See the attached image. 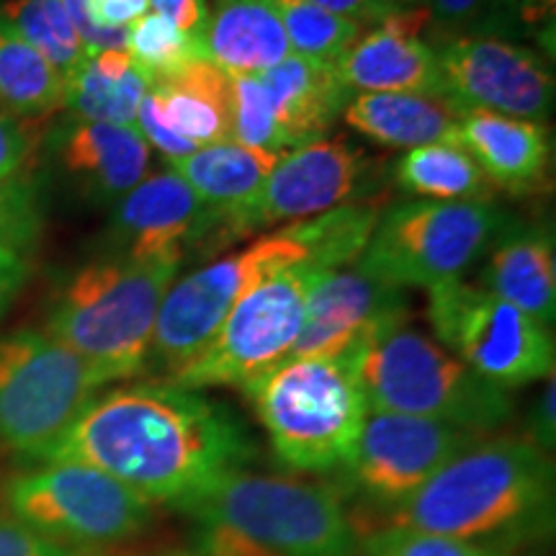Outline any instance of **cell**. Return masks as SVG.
Here are the masks:
<instances>
[{"label":"cell","mask_w":556,"mask_h":556,"mask_svg":"<svg viewBox=\"0 0 556 556\" xmlns=\"http://www.w3.org/2000/svg\"><path fill=\"white\" fill-rule=\"evenodd\" d=\"M255 446L225 405L197 389L148 381L93 400L70 426L47 464H86L155 503L184 507Z\"/></svg>","instance_id":"cell-1"},{"label":"cell","mask_w":556,"mask_h":556,"mask_svg":"<svg viewBox=\"0 0 556 556\" xmlns=\"http://www.w3.org/2000/svg\"><path fill=\"white\" fill-rule=\"evenodd\" d=\"M552 523L554 464L528 438L469 446L381 520L505 552L516 541L546 533Z\"/></svg>","instance_id":"cell-2"},{"label":"cell","mask_w":556,"mask_h":556,"mask_svg":"<svg viewBox=\"0 0 556 556\" xmlns=\"http://www.w3.org/2000/svg\"><path fill=\"white\" fill-rule=\"evenodd\" d=\"M180 266L99 261L70 278L54 304L47 336L93 368L103 384L148 368L155 319Z\"/></svg>","instance_id":"cell-3"},{"label":"cell","mask_w":556,"mask_h":556,"mask_svg":"<svg viewBox=\"0 0 556 556\" xmlns=\"http://www.w3.org/2000/svg\"><path fill=\"white\" fill-rule=\"evenodd\" d=\"M364 392L366 407L469 430H492L510 420V389L464 366L446 348L407 325L387 330L345 358Z\"/></svg>","instance_id":"cell-4"},{"label":"cell","mask_w":556,"mask_h":556,"mask_svg":"<svg viewBox=\"0 0 556 556\" xmlns=\"http://www.w3.org/2000/svg\"><path fill=\"white\" fill-rule=\"evenodd\" d=\"M242 389L289 469L328 475L351 462L368 407L345 358H287Z\"/></svg>","instance_id":"cell-5"},{"label":"cell","mask_w":556,"mask_h":556,"mask_svg":"<svg viewBox=\"0 0 556 556\" xmlns=\"http://www.w3.org/2000/svg\"><path fill=\"white\" fill-rule=\"evenodd\" d=\"M217 520L283 556H353L358 548L338 486L235 469L178 507Z\"/></svg>","instance_id":"cell-6"},{"label":"cell","mask_w":556,"mask_h":556,"mask_svg":"<svg viewBox=\"0 0 556 556\" xmlns=\"http://www.w3.org/2000/svg\"><path fill=\"white\" fill-rule=\"evenodd\" d=\"M505 225L495 204L405 201L381 214L358 268L400 289L441 287L456 281Z\"/></svg>","instance_id":"cell-7"},{"label":"cell","mask_w":556,"mask_h":556,"mask_svg":"<svg viewBox=\"0 0 556 556\" xmlns=\"http://www.w3.org/2000/svg\"><path fill=\"white\" fill-rule=\"evenodd\" d=\"M101 387L93 368L47 332L0 338V443L45 458Z\"/></svg>","instance_id":"cell-8"},{"label":"cell","mask_w":556,"mask_h":556,"mask_svg":"<svg viewBox=\"0 0 556 556\" xmlns=\"http://www.w3.org/2000/svg\"><path fill=\"white\" fill-rule=\"evenodd\" d=\"M328 268L299 261L261 278L238 299L217 336L168 384L186 389L248 387L281 364L304 325L307 299Z\"/></svg>","instance_id":"cell-9"},{"label":"cell","mask_w":556,"mask_h":556,"mask_svg":"<svg viewBox=\"0 0 556 556\" xmlns=\"http://www.w3.org/2000/svg\"><path fill=\"white\" fill-rule=\"evenodd\" d=\"M9 510L41 536L73 548L119 546L152 520V503L86 464L58 462L5 484Z\"/></svg>","instance_id":"cell-10"},{"label":"cell","mask_w":556,"mask_h":556,"mask_svg":"<svg viewBox=\"0 0 556 556\" xmlns=\"http://www.w3.org/2000/svg\"><path fill=\"white\" fill-rule=\"evenodd\" d=\"M428 291L435 338L479 377L503 389L554 377V338L539 319L458 278Z\"/></svg>","instance_id":"cell-11"},{"label":"cell","mask_w":556,"mask_h":556,"mask_svg":"<svg viewBox=\"0 0 556 556\" xmlns=\"http://www.w3.org/2000/svg\"><path fill=\"white\" fill-rule=\"evenodd\" d=\"M307 261V250L287 229L255 240L240 253L204 266L168 289L152 332L148 368L170 381L197 361L217 336L229 309L274 270ZM144 368V371H148Z\"/></svg>","instance_id":"cell-12"},{"label":"cell","mask_w":556,"mask_h":556,"mask_svg":"<svg viewBox=\"0 0 556 556\" xmlns=\"http://www.w3.org/2000/svg\"><path fill=\"white\" fill-rule=\"evenodd\" d=\"M471 443L475 433L448 422L368 409L351 462L343 467L351 495L377 510L356 541L379 528L387 513L407 503Z\"/></svg>","instance_id":"cell-13"},{"label":"cell","mask_w":556,"mask_h":556,"mask_svg":"<svg viewBox=\"0 0 556 556\" xmlns=\"http://www.w3.org/2000/svg\"><path fill=\"white\" fill-rule=\"evenodd\" d=\"M435 58L441 99L458 114L490 111L539 124L552 114L554 75L528 47L486 34H458L435 47Z\"/></svg>","instance_id":"cell-14"},{"label":"cell","mask_w":556,"mask_h":556,"mask_svg":"<svg viewBox=\"0 0 556 556\" xmlns=\"http://www.w3.org/2000/svg\"><path fill=\"white\" fill-rule=\"evenodd\" d=\"M405 319V289L361 268L325 270L309 291L302 332L287 358H351Z\"/></svg>","instance_id":"cell-15"},{"label":"cell","mask_w":556,"mask_h":556,"mask_svg":"<svg viewBox=\"0 0 556 556\" xmlns=\"http://www.w3.org/2000/svg\"><path fill=\"white\" fill-rule=\"evenodd\" d=\"M366 163L358 150L338 139H315L278 157L270 176L235 225V238L281 222H304L343 206L364 186Z\"/></svg>","instance_id":"cell-16"},{"label":"cell","mask_w":556,"mask_h":556,"mask_svg":"<svg viewBox=\"0 0 556 556\" xmlns=\"http://www.w3.org/2000/svg\"><path fill=\"white\" fill-rule=\"evenodd\" d=\"M430 13L422 5L400 9L377 24L336 65L348 90L364 93H428L441 96L435 47L422 41Z\"/></svg>","instance_id":"cell-17"},{"label":"cell","mask_w":556,"mask_h":556,"mask_svg":"<svg viewBox=\"0 0 556 556\" xmlns=\"http://www.w3.org/2000/svg\"><path fill=\"white\" fill-rule=\"evenodd\" d=\"M114 229L124 248L122 258L180 266L186 250L204 240L206 212L197 193L168 170L124 193Z\"/></svg>","instance_id":"cell-18"},{"label":"cell","mask_w":556,"mask_h":556,"mask_svg":"<svg viewBox=\"0 0 556 556\" xmlns=\"http://www.w3.org/2000/svg\"><path fill=\"white\" fill-rule=\"evenodd\" d=\"M276 163L278 155L270 152L242 148L238 142H219L193 150L170 165L204 206V240L232 242L235 225L258 199Z\"/></svg>","instance_id":"cell-19"},{"label":"cell","mask_w":556,"mask_h":556,"mask_svg":"<svg viewBox=\"0 0 556 556\" xmlns=\"http://www.w3.org/2000/svg\"><path fill=\"white\" fill-rule=\"evenodd\" d=\"M451 142L475 157L495 189L533 193L546 186L552 144L539 122L510 119L490 111H467L458 116Z\"/></svg>","instance_id":"cell-20"},{"label":"cell","mask_w":556,"mask_h":556,"mask_svg":"<svg viewBox=\"0 0 556 556\" xmlns=\"http://www.w3.org/2000/svg\"><path fill=\"white\" fill-rule=\"evenodd\" d=\"M204 60L232 75H261L291 54L276 0H217L208 13Z\"/></svg>","instance_id":"cell-21"},{"label":"cell","mask_w":556,"mask_h":556,"mask_svg":"<svg viewBox=\"0 0 556 556\" xmlns=\"http://www.w3.org/2000/svg\"><path fill=\"white\" fill-rule=\"evenodd\" d=\"M484 287L552 328L556 317V255L546 227L505 225L495 238Z\"/></svg>","instance_id":"cell-22"},{"label":"cell","mask_w":556,"mask_h":556,"mask_svg":"<svg viewBox=\"0 0 556 556\" xmlns=\"http://www.w3.org/2000/svg\"><path fill=\"white\" fill-rule=\"evenodd\" d=\"M261 78L270 90L276 119L291 148L323 139L351 96V90L338 80L336 70L296 54L261 73Z\"/></svg>","instance_id":"cell-23"},{"label":"cell","mask_w":556,"mask_h":556,"mask_svg":"<svg viewBox=\"0 0 556 556\" xmlns=\"http://www.w3.org/2000/svg\"><path fill=\"white\" fill-rule=\"evenodd\" d=\"M345 122L387 148H422L451 142L458 111L441 96L428 93H364L345 103Z\"/></svg>","instance_id":"cell-24"},{"label":"cell","mask_w":556,"mask_h":556,"mask_svg":"<svg viewBox=\"0 0 556 556\" xmlns=\"http://www.w3.org/2000/svg\"><path fill=\"white\" fill-rule=\"evenodd\" d=\"M62 163L103 197H124L148 176L150 144L137 127L80 122L62 144Z\"/></svg>","instance_id":"cell-25"},{"label":"cell","mask_w":556,"mask_h":556,"mask_svg":"<svg viewBox=\"0 0 556 556\" xmlns=\"http://www.w3.org/2000/svg\"><path fill=\"white\" fill-rule=\"evenodd\" d=\"M227 90L229 75L204 58L150 86L165 127L197 150L232 142Z\"/></svg>","instance_id":"cell-26"},{"label":"cell","mask_w":556,"mask_h":556,"mask_svg":"<svg viewBox=\"0 0 556 556\" xmlns=\"http://www.w3.org/2000/svg\"><path fill=\"white\" fill-rule=\"evenodd\" d=\"M150 78L131 62L127 50H103L65 80V106L83 122L135 127Z\"/></svg>","instance_id":"cell-27"},{"label":"cell","mask_w":556,"mask_h":556,"mask_svg":"<svg viewBox=\"0 0 556 556\" xmlns=\"http://www.w3.org/2000/svg\"><path fill=\"white\" fill-rule=\"evenodd\" d=\"M394 178L422 201H479L492 204L495 186L479 170L475 157L456 142H435L409 150L394 165Z\"/></svg>","instance_id":"cell-28"},{"label":"cell","mask_w":556,"mask_h":556,"mask_svg":"<svg viewBox=\"0 0 556 556\" xmlns=\"http://www.w3.org/2000/svg\"><path fill=\"white\" fill-rule=\"evenodd\" d=\"M65 106V80L34 47L0 24V109L45 116Z\"/></svg>","instance_id":"cell-29"},{"label":"cell","mask_w":556,"mask_h":556,"mask_svg":"<svg viewBox=\"0 0 556 556\" xmlns=\"http://www.w3.org/2000/svg\"><path fill=\"white\" fill-rule=\"evenodd\" d=\"M0 24L34 47L67 80L88 60L86 47L60 0H9Z\"/></svg>","instance_id":"cell-30"},{"label":"cell","mask_w":556,"mask_h":556,"mask_svg":"<svg viewBox=\"0 0 556 556\" xmlns=\"http://www.w3.org/2000/svg\"><path fill=\"white\" fill-rule=\"evenodd\" d=\"M374 206H336L319 217L294 222L287 232L307 250V261L338 270L345 263L358 261L379 222Z\"/></svg>","instance_id":"cell-31"},{"label":"cell","mask_w":556,"mask_h":556,"mask_svg":"<svg viewBox=\"0 0 556 556\" xmlns=\"http://www.w3.org/2000/svg\"><path fill=\"white\" fill-rule=\"evenodd\" d=\"M276 5L296 58L336 70L340 58L361 37L358 21L338 16L307 0H276Z\"/></svg>","instance_id":"cell-32"},{"label":"cell","mask_w":556,"mask_h":556,"mask_svg":"<svg viewBox=\"0 0 556 556\" xmlns=\"http://www.w3.org/2000/svg\"><path fill=\"white\" fill-rule=\"evenodd\" d=\"M229 75V139L242 148L281 155L289 150V139L276 119L270 90L261 75Z\"/></svg>","instance_id":"cell-33"},{"label":"cell","mask_w":556,"mask_h":556,"mask_svg":"<svg viewBox=\"0 0 556 556\" xmlns=\"http://www.w3.org/2000/svg\"><path fill=\"white\" fill-rule=\"evenodd\" d=\"M127 52L150 83L173 78L186 65L204 58L199 41L160 13H144L127 26Z\"/></svg>","instance_id":"cell-34"},{"label":"cell","mask_w":556,"mask_h":556,"mask_svg":"<svg viewBox=\"0 0 556 556\" xmlns=\"http://www.w3.org/2000/svg\"><path fill=\"white\" fill-rule=\"evenodd\" d=\"M364 556H510V552L486 544L441 536L405 526H381L358 539Z\"/></svg>","instance_id":"cell-35"},{"label":"cell","mask_w":556,"mask_h":556,"mask_svg":"<svg viewBox=\"0 0 556 556\" xmlns=\"http://www.w3.org/2000/svg\"><path fill=\"white\" fill-rule=\"evenodd\" d=\"M37 227V201L29 186L16 178L0 180V245L24 253L31 245Z\"/></svg>","instance_id":"cell-36"},{"label":"cell","mask_w":556,"mask_h":556,"mask_svg":"<svg viewBox=\"0 0 556 556\" xmlns=\"http://www.w3.org/2000/svg\"><path fill=\"white\" fill-rule=\"evenodd\" d=\"M193 556H283L217 520H197Z\"/></svg>","instance_id":"cell-37"},{"label":"cell","mask_w":556,"mask_h":556,"mask_svg":"<svg viewBox=\"0 0 556 556\" xmlns=\"http://www.w3.org/2000/svg\"><path fill=\"white\" fill-rule=\"evenodd\" d=\"M0 556H80L0 507Z\"/></svg>","instance_id":"cell-38"},{"label":"cell","mask_w":556,"mask_h":556,"mask_svg":"<svg viewBox=\"0 0 556 556\" xmlns=\"http://www.w3.org/2000/svg\"><path fill=\"white\" fill-rule=\"evenodd\" d=\"M486 9L495 11L500 24H516L520 29L554 31L556 0H490Z\"/></svg>","instance_id":"cell-39"},{"label":"cell","mask_w":556,"mask_h":556,"mask_svg":"<svg viewBox=\"0 0 556 556\" xmlns=\"http://www.w3.org/2000/svg\"><path fill=\"white\" fill-rule=\"evenodd\" d=\"M150 5L155 9V13L173 21L180 31L189 34L191 39H197L201 45L208 21L206 0H150Z\"/></svg>","instance_id":"cell-40"},{"label":"cell","mask_w":556,"mask_h":556,"mask_svg":"<svg viewBox=\"0 0 556 556\" xmlns=\"http://www.w3.org/2000/svg\"><path fill=\"white\" fill-rule=\"evenodd\" d=\"M426 11L430 21L443 29H462L464 24H471L482 13H486L490 0H426Z\"/></svg>","instance_id":"cell-41"},{"label":"cell","mask_w":556,"mask_h":556,"mask_svg":"<svg viewBox=\"0 0 556 556\" xmlns=\"http://www.w3.org/2000/svg\"><path fill=\"white\" fill-rule=\"evenodd\" d=\"M26 150H29V142H26L24 129L9 116L0 114V180H11L16 176L26 160Z\"/></svg>","instance_id":"cell-42"},{"label":"cell","mask_w":556,"mask_h":556,"mask_svg":"<svg viewBox=\"0 0 556 556\" xmlns=\"http://www.w3.org/2000/svg\"><path fill=\"white\" fill-rule=\"evenodd\" d=\"M528 441H533L541 451H552L556 441V384L554 377H548L544 392L536 402V409H533L531 420V435Z\"/></svg>","instance_id":"cell-43"},{"label":"cell","mask_w":556,"mask_h":556,"mask_svg":"<svg viewBox=\"0 0 556 556\" xmlns=\"http://www.w3.org/2000/svg\"><path fill=\"white\" fill-rule=\"evenodd\" d=\"M307 3H315L319 9L338 13V16L358 21V24H364V21L381 24L389 13L400 9L394 0H307Z\"/></svg>","instance_id":"cell-44"},{"label":"cell","mask_w":556,"mask_h":556,"mask_svg":"<svg viewBox=\"0 0 556 556\" xmlns=\"http://www.w3.org/2000/svg\"><path fill=\"white\" fill-rule=\"evenodd\" d=\"M90 9L101 26L127 29L150 9V0H90Z\"/></svg>","instance_id":"cell-45"},{"label":"cell","mask_w":556,"mask_h":556,"mask_svg":"<svg viewBox=\"0 0 556 556\" xmlns=\"http://www.w3.org/2000/svg\"><path fill=\"white\" fill-rule=\"evenodd\" d=\"M26 255L16 248L0 245V315L9 309L11 299L18 294L21 283L26 281Z\"/></svg>","instance_id":"cell-46"},{"label":"cell","mask_w":556,"mask_h":556,"mask_svg":"<svg viewBox=\"0 0 556 556\" xmlns=\"http://www.w3.org/2000/svg\"><path fill=\"white\" fill-rule=\"evenodd\" d=\"M394 3L402 5V9H415V5L426 3V0H394Z\"/></svg>","instance_id":"cell-47"},{"label":"cell","mask_w":556,"mask_h":556,"mask_svg":"<svg viewBox=\"0 0 556 556\" xmlns=\"http://www.w3.org/2000/svg\"><path fill=\"white\" fill-rule=\"evenodd\" d=\"M163 556H193L191 552H170V554H163Z\"/></svg>","instance_id":"cell-48"}]
</instances>
